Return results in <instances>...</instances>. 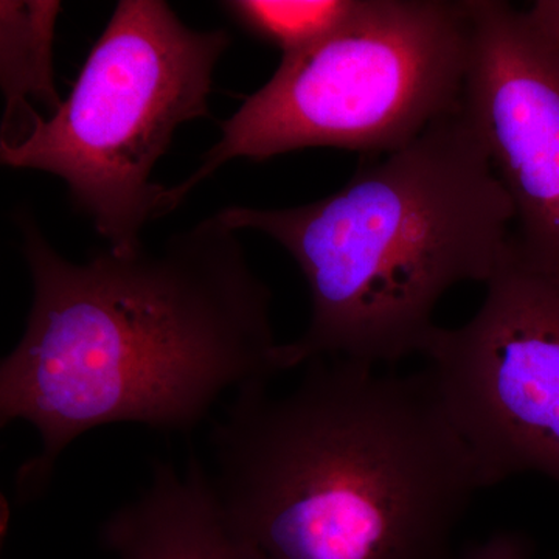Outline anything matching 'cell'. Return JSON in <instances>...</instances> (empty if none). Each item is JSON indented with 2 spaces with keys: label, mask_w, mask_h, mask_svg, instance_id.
Segmentation results:
<instances>
[{
  "label": "cell",
  "mask_w": 559,
  "mask_h": 559,
  "mask_svg": "<svg viewBox=\"0 0 559 559\" xmlns=\"http://www.w3.org/2000/svg\"><path fill=\"white\" fill-rule=\"evenodd\" d=\"M463 110L513 202L525 245L559 260V13L468 0Z\"/></svg>",
  "instance_id": "cell-7"
},
{
  "label": "cell",
  "mask_w": 559,
  "mask_h": 559,
  "mask_svg": "<svg viewBox=\"0 0 559 559\" xmlns=\"http://www.w3.org/2000/svg\"><path fill=\"white\" fill-rule=\"evenodd\" d=\"M479 311L437 326L423 358L481 488L535 473L559 485V260L514 237Z\"/></svg>",
  "instance_id": "cell-6"
},
{
  "label": "cell",
  "mask_w": 559,
  "mask_h": 559,
  "mask_svg": "<svg viewBox=\"0 0 559 559\" xmlns=\"http://www.w3.org/2000/svg\"><path fill=\"white\" fill-rule=\"evenodd\" d=\"M218 213L282 246L307 280L310 322L280 345L282 373L319 359L380 367L421 356L444 294L487 285L516 237L513 202L463 103L323 200Z\"/></svg>",
  "instance_id": "cell-3"
},
{
  "label": "cell",
  "mask_w": 559,
  "mask_h": 559,
  "mask_svg": "<svg viewBox=\"0 0 559 559\" xmlns=\"http://www.w3.org/2000/svg\"><path fill=\"white\" fill-rule=\"evenodd\" d=\"M462 559H533V547L521 533L500 532L466 547Z\"/></svg>",
  "instance_id": "cell-11"
},
{
  "label": "cell",
  "mask_w": 559,
  "mask_h": 559,
  "mask_svg": "<svg viewBox=\"0 0 559 559\" xmlns=\"http://www.w3.org/2000/svg\"><path fill=\"white\" fill-rule=\"evenodd\" d=\"M230 35L194 31L162 0H121L69 98L2 164L64 180L70 201L117 253L143 248L167 187L153 182L183 123L209 117L216 64Z\"/></svg>",
  "instance_id": "cell-5"
},
{
  "label": "cell",
  "mask_w": 559,
  "mask_h": 559,
  "mask_svg": "<svg viewBox=\"0 0 559 559\" xmlns=\"http://www.w3.org/2000/svg\"><path fill=\"white\" fill-rule=\"evenodd\" d=\"M61 3L55 0L0 2V84L5 97L0 148L21 145L43 117L61 106L55 83L53 43ZM49 116V117H50Z\"/></svg>",
  "instance_id": "cell-9"
},
{
  "label": "cell",
  "mask_w": 559,
  "mask_h": 559,
  "mask_svg": "<svg viewBox=\"0 0 559 559\" xmlns=\"http://www.w3.org/2000/svg\"><path fill=\"white\" fill-rule=\"evenodd\" d=\"M100 546L108 559H260L231 530L194 455L182 471L154 463L142 491L103 522Z\"/></svg>",
  "instance_id": "cell-8"
},
{
  "label": "cell",
  "mask_w": 559,
  "mask_h": 559,
  "mask_svg": "<svg viewBox=\"0 0 559 559\" xmlns=\"http://www.w3.org/2000/svg\"><path fill=\"white\" fill-rule=\"evenodd\" d=\"M223 5L286 57L336 32L358 11L360 0H231Z\"/></svg>",
  "instance_id": "cell-10"
},
{
  "label": "cell",
  "mask_w": 559,
  "mask_h": 559,
  "mask_svg": "<svg viewBox=\"0 0 559 559\" xmlns=\"http://www.w3.org/2000/svg\"><path fill=\"white\" fill-rule=\"evenodd\" d=\"M32 282L24 334L0 364V425L25 421L40 450L17 471L31 502L79 437L134 423L189 432L223 393L280 370L272 294L219 213L157 249L66 259L17 215Z\"/></svg>",
  "instance_id": "cell-1"
},
{
  "label": "cell",
  "mask_w": 559,
  "mask_h": 559,
  "mask_svg": "<svg viewBox=\"0 0 559 559\" xmlns=\"http://www.w3.org/2000/svg\"><path fill=\"white\" fill-rule=\"evenodd\" d=\"M213 492L260 559H450L473 455L426 370L319 359L293 392L252 382L210 436Z\"/></svg>",
  "instance_id": "cell-2"
},
{
  "label": "cell",
  "mask_w": 559,
  "mask_h": 559,
  "mask_svg": "<svg viewBox=\"0 0 559 559\" xmlns=\"http://www.w3.org/2000/svg\"><path fill=\"white\" fill-rule=\"evenodd\" d=\"M11 522V506L9 499L2 495V520H0V535L2 540H5V535H9Z\"/></svg>",
  "instance_id": "cell-12"
},
{
  "label": "cell",
  "mask_w": 559,
  "mask_h": 559,
  "mask_svg": "<svg viewBox=\"0 0 559 559\" xmlns=\"http://www.w3.org/2000/svg\"><path fill=\"white\" fill-rule=\"evenodd\" d=\"M468 2L360 0L342 27L282 58L271 80L219 123L193 175L167 187L162 215L227 162L330 148L388 154L462 109Z\"/></svg>",
  "instance_id": "cell-4"
}]
</instances>
